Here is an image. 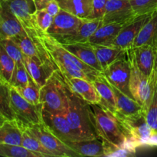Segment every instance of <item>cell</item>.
I'll list each match as a JSON object with an SVG mask.
<instances>
[{"label":"cell","mask_w":157,"mask_h":157,"mask_svg":"<svg viewBox=\"0 0 157 157\" xmlns=\"http://www.w3.org/2000/svg\"><path fill=\"white\" fill-rule=\"evenodd\" d=\"M36 37L45 49L50 61L64 78H80L93 81L103 73L87 65L67 51L55 37L38 31Z\"/></svg>","instance_id":"obj_1"},{"label":"cell","mask_w":157,"mask_h":157,"mask_svg":"<svg viewBox=\"0 0 157 157\" xmlns=\"http://www.w3.org/2000/svg\"><path fill=\"white\" fill-rule=\"evenodd\" d=\"M87 107L96 134L105 147V156L113 149L124 147L126 135L114 113L100 104H88Z\"/></svg>","instance_id":"obj_2"},{"label":"cell","mask_w":157,"mask_h":157,"mask_svg":"<svg viewBox=\"0 0 157 157\" xmlns=\"http://www.w3.org/2000/svg\"><path fill=\"white\" fill-rule=\"evenodd\" d=\"M65 83V82H64ZM67 109L64 116L80 140L98 138L90 121L87 103L75 94L65 84Z\"/></svg>","instance_id":"obj_3"},{"label":"cell","mask_w":157,"mask_h":157,"mask_svg":"<svg viewBox=\"0 0 157 157\" xmlns=\"http://www.w3.org/2000/svg\"><path fill=\"white\" fill-rule=\"evenodd\" d=\"M127 56L130 64L129 89L135 101L143 107L146 113L150 104L157 82V75L153 70L150 77L146 76L138 68L133 58L131 48L127 51Z\"/></svg>","instance_id":"obj_4"},{"label":"cell","mask_w":157,"mask_h":157,"mask_svg":"<svg viewBox=\"0 0 157 157\" xmlns=\"http://www.w3.org/2000/svg\"><path fill=\"white\" fill-rule=\"evenodd\" d=\"M40 104L42 109L53 113L64 114L67 109L65 83L61 74L56 71L40 88Z\"/></svg>","instance_id":"obj_5"},{"label":"cell","mask_w":157,"mask_h":157,"mask_svg":"<svg viewBox=\"0 0 157 157\" xmlns=\"http://www.w3.org/2000/svg\"><path fill=\"white\" fill-rule=\"evenodd\" d=\"M21 130L28 132L38 140L55 156L77 157L79 155L62 140L57 137L44 122L19 127Z\"/></svg>","instance_id":"obj_6"},{"label":"cell","mask_w":157,"mask_h":157,"mask_svg":"<svg viewBox=\"0 0 157 157\" xmlns=\"http://www.w3.org/2000/svg\"><path fill=\"white\" fill-rule=\"evenodd\" d=\"M11 107L15 115V121L18 127L42 122V106L32 104L23 98L18 92L11 86Z\"/></svg>","instance_id":"obj_7"},{"label":"cell","mask_w":157,"mask_h":157,"mask_svg":"<svg viewBox=\"0 0 157 157\" xmlns=\"http://www.w3.org/2000/svg\"><path fill=\"white\" fill-rule=\"evenodd\" d=\"M115 116L124 130L126 138L131 139L139 147L147 146V142L153 129L146 120L145 112L142 111L137 114L130 116Z\"/></svg>","instance_id":"obj_8"},{"label":"cell","mask_w":157,"mask_h":157,"mask_svg":"<svg viewBox=\"0 0 157 157\" xmlns=\"http://www.w3.org/2000/svg\"><path fill=\"white\" fill-rule=\"evenodd\" d=\"M104 77L113 87L119 89L127 96L133 98L129 89L130 76V64L127 56L116 60L103 71Z\"/></svg>","instance_id":"obj_9"},{"label":"cell","mask_w":157,"mask_h":157,"mask_svg":"<svg viewBox=\"0 0 157 157\" xmlns=\"http://www.w3.org/2000/svg\"><path fill=\"white\" fill-rule=\"evenodd\" d=\"M20 22L29 34H35L38 30L35 22L36 12L34 0H1Z\"/></svg>","instance_id":"obj_10"},{"label":"cell","mask_w":157,"mask_h":157,"mask_svg":"<svg viewBox=\"0 0 157 157\" xmlns=\"http://www.w3.org/2000/svg\"><path fill=\"white\" fill-rule=\"evenodd\" d=\"M152 13L153 12L138 15L130 22L126 24L119 32L117 36L109 45L114 46L124 51L133 48L134 41L140 31L141 30L146 21L151 16Z\"/></svg>","instance_id":"obj_11"},{"label":"cell","mask_w":157,"mask_h":157,"mask_svg":"<svg viewBox=\"0 0 157 157\" xmlns=\"http://www.w3.org/2000/svg\"><path fill=\"white\" fill-rule=\"evenodd\" d=\"M24 64L32 81L41 88L57 69L50 60H42L38 57L24 55Z\"/></svg>","instance_id":"obj_12"},{"label":"cell","mask_w":157,"mask_h":157,"mask_svg":"<svg viewBox=\"0 0 157 157\" xmlns=\"http://www.w3.org/2000/svg\"><path fill=\"white\" fill-rule=\"evenodd\" d=\"M138 15L133 11L130 1L107 0L105 13L102 18L103 24L127 23Z\"/></svg>","instance_id":"obj_13"},{"label":"cell","mask_w":157,"mask_h":157,"mask_svg":"<svg viewBox=\"0 0 157 157\" xmlns=\"http://www.w3.org/2000/svg\"><path fill=\"white\" fill-rule=\"evenodd\" d=\"M42 121L51 131L65 144L80 140L63 114L51 113L42 109Z\"/></svg>","instance_id":"obj_14"},{"label":"cell","mask_w":157,"mask_h":157,"mask_svg":"<svg viewBox=\"0 0 157 157\" xmlns=\"http://www.w3.org/2000/svg\"><path fill=\"white\" fill-rule=\"evenodd\" d=\"M83 19L61 9L58 15L53 18L52 25L47 33L56 38L75 33L79 28Z\"/></svg>","instance_id":"obj_15"},{"label":"cell","mask_w":157,"mask_h":157,"mask_svg":"<svg viewBox=\"0 0 157 157\" xmlns=\"http://www.w3.org/2000/svg\"><path fill=\"white\" fill-rule=\"evenodd\" d=\"M63 79L69 88L75 94L82 98L87 104H100L101 98L92 81L84 78H75V77L72 78L63 77Z\"/></svg>","instance_id":"obj_16"},{"label":"cell","mask_w":157,"mask_h":157,"mask_svg":"<svg viewBox=\"0 0 157 157\" xmlns=\"http://www.w3.org/2000/svg\"><path fill=\"white\" fill-rule=\"evenodd\" d=\"M27 32L19 20L2 3H0V38H12Z\"/></svg>","instance_id":"obj_17"},{"label":"cell","mask_w":157,"mask_h":157,"mask_svg":"<svg viewBox=\"0 0 157 157\" xmlns=\"http://www.w3.org/2000/svg\"><path fill=\"white\" fill-rule=\"evenodd\" d=\"M156 49L155 46L150 44H144L131 48L138 68L146 76L150 77L154 70Z\"/></svg>","instance_id":"obj_18"},{"label":"cell","mask_w":157,"mask_h":157,"mask_svg":"<svg viewBox=\"0 0 157 157\" xmlns=\"http://www.w3.org/2000/svg\"><path fill=\"white\" fill-rule=\"evenodd\" d=\"M61 42V41H60ZM61 44L67 51L79 58L87 65L103 73V69L95 55L93 47L89 43H62Z\"/></svg>","instance_id":"obj_19"},{"label":"cell","mask_w":157,"mask_h":157,"mask_svg":"<svg viewBox=\"0 0 157 157\" xmlns=\"http://www.w3.org/2000/svg\"><path fill=\"white\" fill-rule=\"evenodd\" d=\"M102 25L104 24L101 18H85L83 19L81 25L75 33L57 39L62 43H85Z\"/></svg>","instance_id":"obj_20"},{"label":"cell","mask_w":157,"mask_h":157,"mask_svg":"<svg viewBox=\"0 0 157 157\" xmlns=\"http://www.w3.org/2000/svg\"><path fill=\"white\" fill-rule=\"evenodd\" d=\"M79 156H105V147L99 137L66 143Z\"/></svg>","instance_id":"obj_21"},{"label":"cell","mask_w":157,"mask_h":157,"mask_svg":"<svg viewBox=\"0 0 157 157\" xmlns=\"http://www.w3.org/2000/svg\"><path fill=\"white\" fill-rule=\"evenodd\" d=\"M92 83L101 98L100 105L114 113L116 112V98L113 87L106 79L104 74L97 77Z\"/></svg>","instance_id":"obj_22"},{"label":"cell","mask_w":157,"mask_h":157,"mask_svg":"<svg viewBox=\"0 0 157 157\" xmlns=\"http://www.w3.org/2000/svg\"><path fill=\"white\" fill-rule=\"evenodd\" d=\"M130 22V21H129ZM127 23H110L102 25L90 37L87 43L90 44L109 45L115 39L121 29Z\"/></svg>","instance_id":"obj_23"},{"label":"cell","mask_w":157,"mask_h":157,"mask_svg":"<svg viewBox=\"0 0 157 157\" xmlns=\"http://www.w3.org/2000/svg\"><path fill=\"white\" fill-rule=\"evenodd\" d=\"M112 87L114 92L117 103L116 112L114 113L115 115L130 116V115L137 114L142 111H144L142 106L133 98L126 95L117 87L113 86H112Z\"/></svg>","instance_id":"obj_24"},{"label":"cell","mask_w":157,"mask_h":157,"mask_svg":"<svg viewBox=\"0 0 157 157\" xmlns=\"http://www.w3.org/2000/svg\"><path fill=\"white\" fill-rule=\"evenodd\" d=\"M144 44L153 45L157 48V9L146 21L134 41L133 48Z\"/></svg>","instance_id":"obj_25"},{"label":"cell","mask_w":157,"mask_h":157,"mask_svg":"<svg viewBox=\"0 0 157 157\" xmlns=\"http://www.w3.org/2000/svg\"><path fill=\"white\" fill-rule=\"evenodd\" d=\"M103 71L116 60L125 56L126 51L111 45L91 44Z\"/></svg>","instance_id":"obj_26"},{"label":"cell","mask_w":157,"mask_h":157,"mask_svg":"<svg viewBox=\"0 0 157 157\" xmlns=\"http://www.w3.org/2000/svg\"><path fill=\"white\" fill-rule=\"evenodd\" d=\"M61 9L82 19L89 18L93 0H57Z\"/></svg>","instance_id":"obj_27"},{"label":"cell","mask_w":157,"mask_h":157,"mask_svg":"<svg viewBox=\"0 0 157 157\" xmlns=\"http://www.w3.org/2000/svg\"><path fill=\"white\" fill-rule=\"evenodd\" d=\"M22 130L15 121L6 120L0 126V144L21 145Z\"/></svg>","instance_id":"obj_28"},{"label":"cell","mask_w":157,"mask_h":157,"mask_svg":"<svg viewBox=\"0 0 157 157\" xmlns=\"http://www.w3.org/2000/svg\"><path fill=\"white\" fill-rule=\"evenodd\" d=\"M11 85L0 75V114L8 121H15V115L11 107Z\"/></svg>","instance_id":"obj_29"},{"label":"cell","mask_w":157,"mask_h":157,"mask_svg":"<svg viewBox=\"0 0 157 157\" xmlns=\"http://www.w3.org/2000/svg\"><path fill=\"white\" fill-rule=\"evenodd\" d=\"M31 82H32V80L25 66L24 62L15 63L9 84L13 87H21L28 86Z\"/></svg>","instance_id":"obj_30"},{"label":"cell","mask_w":157,"mask_h":157,"mask_svg":"<svg viewBox=\"0 0 157 157\" xmlns=\"http://www.w3.org/2000/svg\"><path fill=\"white\" fill-rule=\"evenodd\" d=\"M21 145L34 153L41 154L43 157L55 156L53 153L48 150L38 140L35 139L33 136L25 130H22Z\"/></svg>","instance_id":"obj_31"},{"label":"cell","mask_w":157,"mask_h":157,"mask_svg":"<svg viewBox=\"0 0 157 157\" xmlns=\"http://www.w3.org/2000/svg\"><path fill=\"white\" fill-rule=\"evenodd\" d=\"M15 66L14 60L8 55L0 43V75L7 82H10Z\"/></svg>","instance_id":"obj_32"},{"label":"cell","mask_w":157,"mask_h":157,"mask_svg":"<svg viewBox=\"0 0 157 157\" xmlns=\"http://www.w3.org/2000/svg\"><path fill=\"white\" fill-rule=\"evenodd\" d=\"M2 156L6 157H43L41 154L34 153L21 145L0 144Z\"/></svg>","instance_id":"obj_33"},{"label":"cell","mask_w":157,"mask_h":157,"mask_svg":"<svg viewBox=\"0 0 157 157\" xmlns=\"http://www.w3.org/2000/svg\"><path fill=\"white\" fill-rule=\"evenodd\" d=\"M23 98L32 104H40V88L32 81L28 86L14 87Z\"/></svg>","instance_id":"obj_34"},{"label":"cell","mask_w":157,"mask_h":157,"mask_svg":"<svg viewBox=\"0 0 157 157\" xmlns=\"http://www.w3.org/2000/svg\"><path fill=\"white\" fill-rule=\"evenodd\" d=\"M0 43L8 55L14 60L15 63H21L24 62L23 61V58H24V55L21 52V49L18 47V44L10 38H0Z\"/></svg>","instance_id":"obj_35"},{"label":"cell","mask_w":157,"mask_h":157,"mask_svg":"<svg viewBox=\"0 0 157 157\" xmlns=\"http://www.w3.org/2000/svg\"><path fill=\"white\" fill-rule=\"evenodd\" d=\"M130 2L136 15L151 13L157 9V0H130Z\"/></svg>","instance_id":"obj_36"},{"label":"cell","mask_w":157,"mask_h":157,"mask_svg":"<svg viewBox=\"0 0 157 157\" xmlns=\"http://www.w3.org/2000/svg\"><path fill=\"white\" fill-rule=\"evenodd\" d=\"M54 17L44 9L36 10L35 13V22L38 30L47 32L48 29L52 25Z\"/></svg>","instance_id":"obj_37"},{"label":"cell","mask_w":157,"mask_h":157,"mask_svg":"<svg viewBox=\"0 0 157 157\" xmlns=\"http://www.w3.org/2000/svg\"><path fill=\"white\" fill-rule=\"evenodd\" d=\"M145 117L147 123L153 129L157 119V82L156 87H155L154 92H153V98H152L150 105L145 113Z\"/></svg>","instance_id":"obj_38"},{"label":"cell","mask_w":157,"mask_h":157,"mask_svg":"<svg viewBox=\"0 0 157 157\" xmlns=\"http://www.w3.org/2000/svg\"><path fill=\"white\" fill-rule=\"evenodd\" d=\"M107 0H93L92 11L89 18L95 19L101 18L102 19L105 13V8Z\"/></svg>","instance_id":"obj_39"},{"label":"cell","mask_w":157,"mask_h":157,"mask_svg":"<svg viewBox=\"0 0 157 157\" xmlns=\"http://www.w3.org/2000/svg\"><path fill=\"white\" fill-rule=\"evenodd\" d=\"M134 154L127 149L121 147V148H114L110 150L107 154V157H126L133 156Z\"/></svg>","instance_id":"obj_40"},{"label":"cell","mask_w":157,"mask_h":157,"mask_svg":"<svg viewBox=\"0 0 157 157\" xmlns=\"http://www.w3.org/2000/svg\"><path fill=\"white\" fill-rule=\"evenodd\" d=\"M44 10L47 11L51 15L55 17L61 11V7L57 0H48L44 8Z\"/></svg>","instance_id":"obj_41"},{"label":"cell","mask_w":157,"mask_h":157,"mask_svg":"<svg viewBox=\"0 0 157 157\" xmlns=\"http://www.w3.org/2000/svg\"><path fill=\"white\" fill-rule=\"evenodd\" d=\"M147 146L150 147H157V130H153V133L150 135L147 142Z\"/></svg>","instance_id":"obj_42"},{"label":"cell","mask_w":157,"mask_h":157,"mask_svg":"<svg viewBox=\"0 0 157 157\" xmlns=\"http://www.w3.org/2000/svg\"><path fill=\"white\" fill-rule=\"evenodd\" d=\"M154 71L156 72L157 75V49H156V58H155V64H154Z\"/></svg>","instance_id":"obj_43"},{"label":"cell","mask_w":157,"mask_h":157,"mask_svg":"<svg viewBox=\"0 0 157 157\" xmlns=\"http://www.w3.org/2000/svg\"><path fill=\"white\" fill-rule=\"evenodd\" d=\"M6 121V118H5L4 117H2L1 114H0V126H1L2 124L3 123H4Z\"/></svg>","instance_id":"obj_44"},{"label":"cell","mask_w":157,"mask_h":157,"mask_svg":"<svg viewBox=\"0 0 157 157\" xmlns=\"http://www.w3.org/2000/svg\"><path fill=\"white\" fill-rule=\"evenodd\" d=\"M153 130H157V119H156V123H155V124H154V127H153Z\"/></svg>","instance_id":"obj_45"},{"label":"cell","mask_w":157,"mask_h":157,"mask_svg":"<svg viewBox=\"0 0 157 157\" xmlns=\"http://www.w3.org/2000/svg\"><path fill=\"white\" fill-rule=\"evenodd\" d=\"M0 156H2V150H1V146H0Z\"/></svg>","instance_id":"obj_46"},{"label":"cell","mask_w":157,"mask_h":157,"mask_svg":"<svg viewBox=\"0 0 157 157\" xmlns=\"http://www.w3.org/2000/svg\"><path fill=\"white\" fill-rule=\"evenodd\" d=\"M126 1H130V0H126Z\"/></svg>","instance_id":"obj_47"},{"label":"cell","mask_w":157,"mask_h":157,"mask_svg":"<svg viewBox=\"0 0 157 157\" xmlns=\"http://www.w3.org/2000/svg\"><path fill=\"white\" fill-rule=\"evenodd\" d=\"M0 3H1V0H0Z\"/></svg>","instance_id":"obj_48"}]
</instances>
